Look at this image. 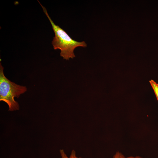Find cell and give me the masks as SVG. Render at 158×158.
<instances>
[{"instance_id":"2","label":"cell","mask_w":158,"mask_h":158,"mask_svg":"<svg viewBox=\"0 0 158 158\" xmlns=\"http://www.w3.org/2000/svg\"><path fill=\"white\" fill-rule=\"evenodd\" d=\"M4 68L0 64V101L5 102L8 106V111L18 110L19 104L14 98H18L25 93L27 88L26 86L20 85L12 82L5 75Z\"/></svg>"},{"instance_id":"3","label":"cell","mask_w":158,"mask_h":158,"mask_svg":"<svg viewBox=\"0 0 158 158\" xmlns=\"http://www.w3.org/2000/svg\"><path fill=\"white\" fill-rule=\"evenodd\" d=\"M59 151L61 158H82L81 157H77L76 155V152L73 150H72L69 157L67 156L63 149L60 150Z\"/></svg>"},{"instance_id":"5","label":"cell","mask_w":158,"mask_h":158,"mask_svg":"<svg viewBox=\"0 0 158 158\" xmlns=\"http://www.w3.org/2000/svg\"><path fill=\"white\" fill-rule=\"evenodd\" d=\"M113 158H126V157L121 152L117 151L113 157Z\"/></svg>"},{"instance_id":"1","label":"cell","mask_w":158,"mask_h":158,"mask_svg":"<svg viewBox=\"0 0 158 158\" xmlns=\"http://www.w3.org/2000/svg\"><path fill=\"white\" fill-rule=\"evenodd\" d=\"M43 11L49 20L55 34L51 44L54 49H59L60 55L64 59L69 60L75 57L74 51L78 47H86L87 44L84 41L78 42L73 40L59 26L56 25L48 14L47 10L38 0Z\"/></svg>"},{"instance_id":"6","label":"cell","mask_w":158,"mask_h":158,"mask_svg":"<svg viewBox=\"0 0 158 158\" xmlns=\"http://www.w3.org/2000/svg\"><path fill=\"white\" fill-rule=\"evenodd\" d=\"M126 158H143L139 156H136L135 157L130 156V157H126Z\"/></svg>"},{"instance_id":"4","label":"cell","mask_w":158,"mask_h":158,"mask_svg":"<svg viewBox=\"0 0 158 158\" xmlns=\"http://www.w3.org/2000/svg\"><path fill=\"white\" fill-rule=\"evenodd\" d=\"M149 82L153 90L158 101V84L152 80H150Z\"/></svg>"}]
</instances>
